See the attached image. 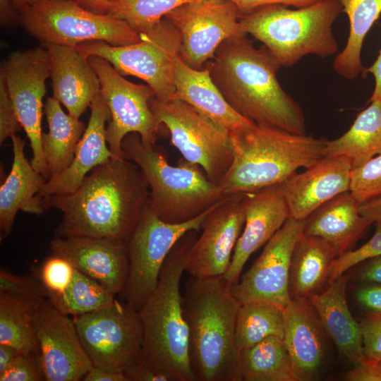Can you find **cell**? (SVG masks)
Instances as JSON below:
<instances>
[{"label":"cell","mask_w":381,"mask_h":381,"mask_svg":"<svg viewBox=\"0 0 381 381\" xmlns=\"http://www.w3.org/2000/svg\"><path fill=\"white\" fill-rule=\"evenodd\" d=\"M150 197L145 176L124 158L94 168L73 192L42 198L46 210L63 213L57 236H89L126 241Z\"/></svg>","instance_id":"6da1fadb"},{"label":"cell","mask_w":381,"mask_h":381,"mask_svg":"<svg viewBox=\"0 0 381 381\" xmlns=\"http://www.w3.org/2000/svg\"><path fill=\"white\" fill-rule=\"evenodd\" d=\"M206 65L229 105L259 126L305 135L306 121L299 104L280 85L281 66L262 46L246 37L224 41Z\"/></svg>","instance_id":"7a4b0ae2"},{"label":"cell","mask_w":381,"mask_h":381,"mask_svg":"<svg viewBox=\"0 0 381 381\" xmlns=\"http://www.w3.org/2000/svg\"><path fill=\"white\" fill-rule=\"evenodd\" d=\"M222 276H190L182 295L195 381H241L234 341L240 303Z\"/></svg>","instance_id":"3957f363"},{"label":"cell","mask_w":381,"mask_h":381,"mask_svg":"<svg viewBox=\"0 0 381 381\" xmlns=\"http://www.w3.org/2000/svg\"><path fill=\"white\" fill-rule=\"evenodd\" d=\"M197 231L186 233L166 258L157 284L138 310L143 327L140 362L171 381H195L188 357V328L182 308L180 281Z\"/></svg>","instance_id":"277c9868"},{"label":"cell","mask_w":381,"mask_h":381,"mask_svg":"<svg viewBox=\"0 0 381 381\" xmlns=\"http://www.w3.org/2000/svg\"><path fill=\"white\" fill-rule=\"evenodd\" d=\"M231 164L219 183L228 195L284 183L322 157L326 139L259 126L229 131Z\"/></svg>","instance_id":"5b68a950"},{"label":"cell","mask_w":381,"mask_h":381,"mask_svg":"<svg viewBox=\"0 0 381 381\" xmlns=\"http://www.w3.org/2000/svg\"><path fill=\"white\" fill-rule=\"evenodd\" d=\"M121 150L123 158L143 172L149 186V205L166 222L189 221L232 196L210 181L198 164L182 158L171 165L162 147L145 145L138 133L127 135Z\"/></svg>","instance_id":"8992f818"},{"label":"cell","mask_w":381,"mask_h":381,"mask_svg":"<svg viewBox=\"0 0 381 381\" xmlns=\"http://www.w3.org/2000/svg\"><path fill=\"white\" fill-rule=\"evenodd\" d=\"M343 12L338 0H321L291 9L268 5L240 15L246 35L263 44L281 66L291 67L306 55L325 59L337 53L332 26Z\"/></svg>","instance_id":"52a82bcc"},{"label":"cell","mask_w":381,"mask_h":381,"mask_svg":"<svg viewBox=\"0 0 381 381\" xmlns=\"http://www.w3.org/2000/svg\"><path fill=\"white\" fill-rule=\"evenodd\" d=\"M18 24L42 44L75 47L92 41L126 46L140 40L127 23L83 7L75 0H42L18 11Z\"/></svg>","instance_id":"ba28073f"},{"label":"cell","mask_w":381,"mask_h":381,"mask_svg":"<svg viewBox=\"0 0 381 381\" xmlns=\"http://www.w3.org/2000/svg\"><path fill=\"white\" fill-rule=\"evenodd\" d=\"M140 40L126 46L92 41L75 48L84 56L102 57L123 75L144 80L157 99L166 102L175 94V68L181 45L180 34L166 18L140 32Z\"/></svg>","instance_id":"9c48e42d"},{"label":"cell","mask_w":381,"mask_h":381,"mask_svg":"<svg viewBox=\"0 0 381 381\" xmlns=\"http://www.w3.org/2000/svg\"><path fill=\"white\" fill-rule=\"evenodd\" d=\"M149 104L183 158L200 166L208 179L218 185L232 162L229 131L181 99L162 102L154 97Z\"/></svg>","instance_id":"30bf717a"},{"label":"cell","mask_w":381,"mask_h":381,"mask_svg":"<svg viewBox=\"0 0 381 381\" xmlns=\"http://www.w3.org/2000/svg\"><path fill=\"white\" fill-rule=\"evenodd\" d=\"M217 205L193 219L171 224L159 219L148 201L126 241L129 267L121 294L126 304L140 309L155 289L163 263L174 246L188 231H199Z\"/></svg>","instance_id":"8fae6325"},{"label":"cell","mask_w":381,"mask_h":381,"mask_svg":"<svg viewBox=\"0 0 381 381\" xmlns=\"http://www.w3.org/2000/svg\"><path fill=\"white\" fill-rule=\"evenodd\" d=\"M82 345L93 366L123 371L141 358L143 327L138 310L116 300L73 317Z\"/></svg>","instance_id":"7c38bea8"},{"label":"cell","mask_w":381,"mask_h":381,"mask_svg":"<svg viewBox=\"0 0 381 381\" xmlns=\"http://www.w3.org/2000/svg\"><path fill=\"white\" fill-rule=\"evenodd\" d=\"M96 72L101 92L111 111L106 128L109 147L116 158H123L121 143L130 133H138L147 146L155 145L162 126L150 107L155 93L148 85L135 84L126 80L106 59L87 58Z\"/></svg>","instance_id":"4fadbf2b"},{"label":"cell","mask_w":381,"mask_h":381,"mask_svg":"<svg viewBox=\"0 0 381 381\" xmlns=\"http://www.w3.org/2000/svg\"><path fill=\"white\" fill-rule=\"evenodd\" d=\"M164 18L181 37L179 56L188 66L201 69L225 40L245 37L237 7L229 0H197L182 4Z\"/></svg>","instance_id":"5bb4252c"},{"label":"cell","mask_w":381,"mask_h":381,"mask_svg":"<svg viewBox=\"0 0 381 381\" xmlns=\"http://www.w3.org/2000/svg\"><path fill=\"white\" fill-rule=\"evenodd\" d=\"M20 123L30 143L32 167L48 180L42 137V99L50 77L49 57L43 46L12 52L1 66Z\"/></svg>","instance_id":"9a60e30c"},{"label":"cell","mask_w":381,"mask_h":381,"mask_svg":"<svg viewBox=\"0 0 381 381\" xmlns=\"http://www.w3.org/2000/svg\"><path fill=\"white\" fill-rule=\"evenodd\" d=\"M303 221L291 216L265 244L251 267L229 287L241 304L262 301L284 309L290 303L289 273L291 255L303 234Z\"/></svg>","instance_id":"2e32d148"},{"label":"cell","mask_w":381,"mask_h":381,"mask_svg":"<svg viewBox=\"0 0 381 381\" xmlns=\"http://www.w3.org/2000/svg\"><path fill=\"white\" fill-rule=\"evenodd\" d=\"M35 326L45 380H83L93 365L73 320L44 299L37 311Z\"/></svg>","instance_id":"e0dca14e"},{"label":"cell","mask_w":381,"mask_h":381,"mask_svg":"<svg viewBox=\"0 0 381 381\" xmlns=\"http://www.w3.org/2000/svg\"><path fill=\"white\" fill-rule=\"evenodd\" d=\"M246 220L242 194L218 203L203 222L188 255L185 271L195 277L222 276L228 270Z\"/></svg>","instance_id":"ac0fdd59"},{"label":"cell","mask_w":381,"mask_h":381,"mask_svg":"<svg viewBox=\"0 0 381 381\" xmlns=\"http://www.w3.org/2000/svg\"><path fill=\"white\" fill-rule=\"evenodd\" d=\"M245 224L236 244L231 263L222 275L231 286L253 253L265 245L290 217L280 184L242 194Z\"/></svg>","instance_id":"d6986e66"},{"label":"cell","mask_w":381,"mask_h":381,"mask_svg":"<svg viewBox=\"0 0 381 381\" xmlns=\"http://www.w3.org/2000/svg\"><path fill=\"white\" fill-rule=\"evenodd\" d=\"M52 255L69 260L114 296L121 292L128 274L125 241L89 236H57L50 243Z\"/></svg>","instance_id":"ffe728a7"},{"label":"cell","mask_w":381,"mask_h":381,"mask_svg":"<svg viewBox=\"0 0 381 381\" xmlns=\"http://www.w3.org/2000/svg\"><path fill=\"white\" fill-rule=\"evenodd\" d=\"M352 167L344 157H324L280 184L290 216L303 221L335 196L350 190Z\"/></svg>","instance_id":"44dd1931"},{"label":"cell","mask_w":381,"mask_h":381,"mask_svg":"<svg viewBox=\"0 0 381 381\" xmlns=\"http://www.w3.org/2000/svg\"><path fill=\"white\" fill-rule=\"evenodd\" d=\"M90 107L88 124L77 145L71 164L46 181L37 194L40 198L75 191L94 168L115 157L106 136V124L111 119V111L101 91Z\"/></svg>","instance_id":"7402d4cb"},{"label":"cell","mask_w":381,"mask_h":381,"mask_svg":"<svg viewBox=\"0 0 381 381\" xmlns=\"http://www.w3.org/2000/svg\"><path fill=\"white\" fill-rule=\"evenodd\" d=\"M49 57L53 97L79 119L101 91L99 78L88 61L73 47L42 44Z\"/></svg>","instance_id":"603a6c76"},{"label":"cell","mask_w":381,"mask_h":381,"mask_svg":"<svg viewBox=\"0 0 381 381\" xmlns=\"http://www.w3.org/2000/svg\"><path fill=\"white\" fill-rule=\"evenodd\" d=\"M284 336L296 381L314 380L325 352V329L308 298H293L284 309Z\"/></svg>","instance_id":"cb8c5ba5"},{"label":"cell","mask_w":381,"mask_h":381,"mask_svg":"<svg viewBox=\"0 0 381 381\" xmlns=\"http://www.w3.org/2000/svg\"><path fill=\"white\" fill-rule=\"evenodd\" d=\"M13 159L11 169L0 188V237L11 231L18 210L41 214L45 209L37 196L47 181L37 172L25 156V140L16 134L11 137Z\"/></svg>","instance_id":"d4e9b609"},{"label":"cell","mask_w":381,"mask_h":381,"mask_svg":"<svg viewBox=\"0 0 381 381\" xmlns=\"http://www.w3.org/2000/svg\"><path fill=\"white\" fill-rule=\"evenodd\" d=\"M358 206L349 190L335 196L303 220V234L325 239L334 247L337 257L351 250L374 224L360 214Z\"/></svg>","instance_id":"484cf974"},{"label":"cell","mask_w":381,"mask_h":381,"mask_svg":"<svg viewBox=\"0 0 381 381\" xmlns=\"http://www.w3.org/2000/svg\"><path fill=\"white\" fill-rule=\"evenodd\" d=\"M175 94L181 99L229 131L249 128L255 123L236 112L226 102L212 81L206 65L195 69L179 56L175 68Z\"/></svg>","instance_id":"4316f807"},{"label":"cell","mask_w":381,"mask_h":381,"mask_svg":"<svg viewBox=\"0 0 381 381\" xmlns=\"http://www.w3.org/2000/svg\"><path fill=\"white\" fill-rule=\"evenodd\" d=\"M349 279L343 274L308 299L339 353L355 365L364 361V354L360 323L353 318L346 301Z\"/></svg>","instance_id":"83f0119b"},{"label":"cell","mask_w":381,"mask_h":381,"mask_svg":"<svg viewBox=\"0 0 381 381\" xmlns=\"http://www.w3.org/2000/svg\"><path fill=\"white\" fill-rule=\"evenodd\" d=\"M337 257L334 247L318 236L302 234L294 246L289 273L291 298L319 294L329 284V272Z\"/></svg>","instance_id":"f1b7e54d"},{"label":"cell","mask_w":381,"mask_h":381,"mask_svg":"<svg viewBox=\"0 0 381 381\" xmlns=\"http://www.w3.org/2000/svg\"><path fill=\"white\" fill-rule=\"evenodd\" d=\"M44 114L49 131L42 132L41 142L49 180L71 164L86 126L79 119L66 114L54 97L47 99Z\"/></svg>","instance_id":"f546056e"},{"label":"cell","mask_w":381,"mask_h":381,"mask_svg":"<svg viewBox=\"0 0 381 381\" xmlns=\"http://www.w3.org/2000/svg\"><path fill=\"white\" fill-rule=\"evenodd\" d=\"M324 157H344L356 169L381 154V100L358 114L350 128L339 138L326 140Z\"/></svg>","instance_id":"4dcf8cb0"},{"label":"cell","mask_w":381,"mask_h":381,"mask_svg":"<svg viewBox=\"0 0 381 381\" xmlns=\"http://www.w3.org/2000/svg\"><path fill=\"white\" fill-rule=\"evenodd\" d=\"M349 21L346 44L332 63L341 77L353 80L365 72L361 52L364 39L381 14V0H338Z\"/></svg>","instance_id":"1f68e13d"},{"label":"cell","mask_w":381,"mask_h":381,"mask_svg":"<svg viewBox=\"0 0 381 381\" xmlns=\"http://www.w3.org/2000/svg\"><path fill=\"white\" fill-rule=\"evenodd\" d=\"M44 299L0 293V344L22 353L40 355L35 320Z\"/></svg>","instance_id":"d6a6232c"},{"label":"cell","mask_w":381,"mask_h":381,"mask_svg":"<svg viewBox=\"0 0 381 381\" xmlns=\"http://www.w3.org/2000/svg\"><path fill=\"white\" fill-rule=\"evenodd\" d=\"M241 381H296L284 338L272 336L238 353Z\"/></svg>","instance_id":"836d02e7"},{"label":"cell","mask_w":381,"mask_h":381,"mask_svg":"<svg viewBox=\"0 0 381 381\" xmlns=\"http://www.w3.org/2000/svg\"><path fill=\"white\" fill-rule=\"evenodd\" d=\"M272 336L284 338V309L262 301L240 304L234 332L238 353Z\"/></svg>","instance_id":"e575fe53"},{"label":"cell","mask_w":381,"mask_h":381,"mask_svg":"<svg viewBox=\"0 0 381 381\" xmlns=\"http://www.w3.org/2000/svg\"><path fill=\"white\" fill-rule=\"evenodd\" d=\"M47 299L62 313L73 317L105 308L115 300L102 285L76 269L66 291Z\"/></svg>","instance_id":"d590c367"},{"label":"cell","mask_w":381,"mask_h":381,"mask_svg":"<svg viewBox=\"0 0 381 381\" xmlns=\"http://www.w3.org/2000/svg\"><path fill=\"white\" fill-rule=\"evenodd\" d=\"M197 0H111L98 13L127 23L139 33L150 29L178 6Z\"/></svg>","instance_id":"8d00e7d4"},{"label":"cell","mask_w":381,"mask_h":381,"mask_svg":"<svg viewBox=\"0 0 381 381\" xmlns=\"http://www.w3.org/2000/svg\"><path fill=\"white\" fill-rule=\"evenodd\" d=\"M349 191L359 204L381 195V154L352 169Z\"/></svg>","instance_id":"74e56055"},{"label":"cell","mask_w":381,"mask_h":381,"mask_svg":"<svg viewBox=\"0 0 381 381\" xmlns=\"http://www.w3.org/2000/svg\"><path fill=\"white\" fill-rule=\"evenodd\" d=\"M75 268L67 259L52 255L43 263L40 279L45 296L61 294L68 287Z\"/></svg>","instance_id":"f35d334b"},{"label":"cell","mask_w":381,"mask_h":381,"mask_svg":"<svg viewBox=\"0 0 381 381\" xmlns=\"http://www.w3.org/2000/svg\"><path fill=\"white\" fill-rule=\"evenodd\" d=\"M373 236L360 248L348 251L332 262L329 272V284L358 264L381 255V223L375 222Z\"/></svg>","instance_id":"ab89813d"},{"label":"cell","mask_w":381,"mask_h":381,"mask_svg":"<svg viewBox=\"0 0 381 381\" xmlns=\"http://www.w3.org/2000/svg\"><path fill=\"white\" fill-rule=\"evenodd\" d=\"M45 380L40 355L18 353L9 366L0 373V381Z\"/></svg>","instance_id":"60d3db41"},{"label":"cell","mask_w":381,"mask_h":381,"mask_svg":"<svg viewBox=\"0 0 381 381\" xmlns=\"http://www.w3.org/2000/svg\"><path fill=\"white\" fill-rule=\"evenodd\" d=\"M359 323L364 361L377 364L381 361V314L366 313Z\"/></svg>","instance_id":"b9f144b4"},{"label":"cell","mask_w":381,"mask_h":381,"mask_svg":"<svg viewBox=\"0 0 381 381\" xmlns=\"http://www.w3.org/2000/svg\"><path fill=\"white\" fill-rule=\"evenodd\" d=\"M21 128L4 75L0 71V144L2 145Z\"/></svg>","instance_id":"7bdbcfd3"},{"label":"cell","mask_w":381,"mask_h":381,"mask_svg":"<svg viewBox=\"0 0 381 381\" xmlns=\"http://www.w3.org/2000/svg\"><path fill=\"white\" fill-rule=\"evenodd\" d=\"M0 293L35 298H44L45 296L42 286H39L31 279L2 269L0 271Z\"/></svg>","instance_id":"ee69618b"},{"label":"cell","mask_w":381,"mask_h":381,"mask_svg":"<svg viewBox=\"0 0 381 381\" xmlns=\"http://www.w3.org/2000/svg\"><path fill=\"white\" fill-rule=\"evenodd\" d=\"M355 296L366 313L381 314V284H361Z\"/></svg>","instance_id":"f6af8a7d"},{"label":"cell","mask_w":381,"mask_h":381,"mask_svg":"<svg viewBox=\"0 0 381 381\" xmlns=\"http://www.w3.org/2000/svg\"><path fill=\"white\" fill-rule=\"evenodd\" d=\"M351 274L360 284H381V255L368 259L357 265Z\"/></svg>","instance_id":"bcb514c9"},{"label":"cell","mask_w":381,"mask_h":381,"mask_svg":"<svg viewBox=\"0 0 381 381\" xmlns=\"http://www.w3.org/2000/svg\"><path fill=\"white\" fill-rule=\"evenodd\" d=\"M238 8L240 15L247 13L260 7L283 4L294 8L308 6L321 0H229Z\"/></svg>","instance_id":"7dc6e473"},{"label":"cell","mask_w":381,"mask_h":381,"mask_svg":"<svg viewBox=\"0 0 381 381\" xmlns=\"http://www.w3.org/2000/svg\"><path fill=\"white\" fill-rule=\"evenodd\" d=\"M123 372L128 381H171L166 374L147 366L140 361L126 368Z\"/></svg>","instance_id":"c3c4849f"},{"label":"cell","mask_w":381,"mask_h":381,"mask_svg":"<svg viewBox=\"0 0 381 381\" xmlns=\"http://www.w3.org/2000/svg\"><path fill=\"white\" fill-rule=\"evenodd\" d=\"M346 381H381V368L378 364L362 361L344 375Z\"/></svg>","instance_id":"681fc988"},{"label":"cell","mask_w":381,"mask_h":381,"mask_svg":"<svg viewBox=\"0 0 381 381\" xmlns=\"http://www.w3.org/2000/svg\"><path fill=\"white\" fill-rule=\"evenodd\" d=\"M82 380L84 381H128L123 371L92 366Z\"/></svg>","instance_id":"f907efd6"},{"label":"cell","mask_w":381,"mask_h":381,"mask_svg":"<svg viewBox=\"0 0 381 381\" xmlns=\"http://www.w3.org/2000/svg\"><path fill=\"white\" fill-rule=\"evenodd\" d=\"M360 214L375 222L381 223V195L359 204Z\"/></svg>","instance_id":"816d5d0a"},{"label":"cell","mask_w":381,"mask_h":381,"mask_svg":"<svg viewBox=\"0 0 381 381\" xmlns=\"http://www.w3.org/2000/svg\"><path fill=\"white\" fill-rule=\"evenodd\" d=\"M19 13L15 8L13 0H0V23L4 27L18 23Z\"/></svg>","instance_id":"f5cc1de1"},{"label":"cell","mask_w":381,"mask_h":381,"mask_svg":"<svg viewBox=\"0 0 381 381\" xmlns=\"http://www.w3.org/2000/svg\"><path fill=\"white\" fill-rule=\"evenodd\" d=\"M375 79V87L368 103L381 100V49L375 62L365 71Z\"/></svg>","instance_id":"db71d44e"},{"label":"cell","mask_w":381,"mask_h":381,"mask_svg":"<svg viewBox=\"0 0 381 381\" xmlns=\"http://www.w3.org/2000/svg\"><path fill=\"white\" fill-rule=\"evenodd\" d=\"M20 353L11 345L0 344V373H3L9 366Z\"/></svg>","instance_id":"11a10c76"},{"label":"cell","mask_w":381,"mask_h":381,"mask_svg":"<svg viewBox=\"0 0 381 381\" xmlns=\"http://www.w3.org/2000/svg\"><path fill=\"white\" fill-rule=\"evenodd\" d=\"M83 7L91 11L97 13L100 8L111 0H75Z\"/></svg>","instance_id":"9f6ffc18"},{"label":"cell","mask_w":381,"mask_h":381,"mask_svg":"<svg viewBox=\"0 0 381 381\" xmlns=\"http://www.w3.org/2000/svg\"><path fill=\"white\" fill-rule=\"evenodd\" d=\"M42 0H13L15 8L18 11L23 7L32 5Z\"/></svg>","instance_id":"6f0895ef"},{"label":"cell","mask_w":381,"mask_h":381,"mask_svg":"<svg viewBox=\"0 0 381 381\" xmlns=\"http://www.w3.org/2000/svg\"><path fill=\"white\" fill-rule=\"evenodd\" d=\"M377 364H378V365H379V366L380 367V368H381V361H380Z\"/></svg>","instance_id":"680465c9"}]
</instances>
